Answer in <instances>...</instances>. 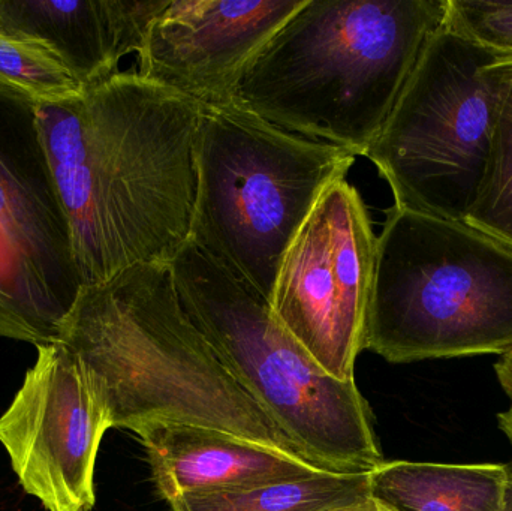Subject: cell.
I'll use <instances>...</instances> for the list:
<instances>
[{
  "instance_id": "6da1fadb",
  "label": "cell",
  "mask_w": 512,
  "mask_h": 511,
  "mask_svg": "<svg viewBox=\"0 0 512 511\" xmlns=\"http://www.w3.org/2000/svg\"><path fill=\"white\" fill-rule=\"evenodd\" d=\"M200 105L137 72L38 101L83 288L170 264L191 237Z\"/></svg>"
},
{
  "instance_id": "7a4b0ae2",
  "label": "cell",
  "mask_w": 512,
  "mask_h": 511,
  "mask_svg": "<svg viewBox=\"0 0 512 511\" xmlns=\"http://www.w3.org/2000/svg\"><path fill=\"white\" fill-rule=\"evenodd\" d=\"M57 342L77 357L110 429L207 426L301 458L192 323L168 264L83 288Z\"/></svg>"
},
{
  "instance_id": "3957f363",
  "label": "cell",
  "mask_w": 512,
  "mask_h": 511,
  "mask_svg": "<svg viewBox=\"0 0 512 511\" xmlns=\"http://www.w3.org/2000/svg\"><path fill=\"white\" fill-rule=\"evenodd\" d=\"M447 14L448 0H307L246 66L234 102L364 156Z\"/></svg>"
},
{
  "instance_id": "277c9868",
  "label": "cell",
  "mask_w": 512,
  "mask_h": 511,
  "mask_svg": "<svg viewBox=\"0 0 512 511\" xmlns=\"http://www.w3.org/2000/svg\"><path fill=\"white\" fill-rule=\"evenodd\" d=\"M364 350L390 363L512 350V243L394 206L376 242Z\"/></svg>"
},
{
  "instance_id": "5b68a950",
  "label": "cell",
  "mask_w": 512,
  "mask_h": 511,
  "mask_svg": "<svg viewBox=\"0 0 512 511\" xmlns=\"http://www.w3.org/2000/svg\"><path fill=\"white\" fill-rule=\"evenodd\" d=\"M168 266L192 323L301 458L343 474H370L384 464L372 410L355 380L328 375L267 300L194 243Z\"/></svg>"
},
{
  "instance_id": "8992f818",
  "label": "cell",
  "mask_w": 512,
  "mask_h": 511,
  "mask_svg": "<svg viewBox=\"0 0 512 511\" xmlns=\"http://www.w3.org/2000/svg\"><path fill=\"white\" fill-rule=\"evenodd\" d=\"M355 158L283 131L236 102L200 105L189 242L270 303L289 243Z\"/></svg>"
},
{
  "instance_id": "52a82bcc",
  "label": "cell",
  "mask_w": 512,
  "mask_h": 511,
  "mask_svg": "<svg viewBox=\"0 0 512 511\" xmlns=\"http://www.w3.org/2000/svg\"><path fill=\"white\" fill-rule=\"evenodd\" d=\"M512 80L502 56L442 24L367 150L394 206L466 221L486 177Z\"/></svg>"
},
{
  "instance_id": "ba28073f",
  "label": "cell",
  "mask_w": 512,
  "mask_h": 511,
  "mask_svg": "<svg viewBox=\"0 0 512 511\" xmlns=\"http://www.w3.org/2000/svg\"><path fill=\"white\" fill-rule=\"evenodd\" d=\"M81 290L38 99L0 77V336L54 344Z\"/></svg>"
},
{
  "instance_id": "9c48e42d",
  "label": "cell",
  "mask_w": 512,
  "mask_h": 511,
  "mask_svg": "<svg viewBox=\"0 0 512 511\" xmlns=\"http://www.w3.org/2000/svg\"><path fill=\"white\" fill-rule=\"evenodd\" d=\"M366 204L345 179L331 183L289 243L274 282V317L337 380H355L375 275Z\"/></svg>"
},
{
  "instance_id": "30bf717a",
  "label": "cell",
  "mask_w": 512,
  "mask_h": 511,
  "mask_svg": "<svg viewBox=\"0 0 512 511\" xmlns=\"http://www.w3.org/2000/svg\"><path fill=\"white\" fill-rule=\"evenodd\" d=\"M110 429L77 357L60 342L38 360L0 417V443L27 494L48 511L95 507V465Z\"/></svg>"
},
{
  "instance_id": "8fae6325",
  "label": "cell",
  "mask_w": 512,
  "mask_h": 511,
  "mask_svg": "<svg viewBox=\"0 0 512 511\" xmlns=\"http://www.w3.org/2000/svg\"><path fill=\"white\" fill-rule=\"evenodd\" d=\"M307 0H170L138 51L137 74L198 105L233 104L240 78Z\"/></svg>"
},
{
  "instance_id": "7c38bea8",
  "label": "cell",
  "mask_w": 512,
  "mask_h": 511,
  "mask_svg": "<svg viewBox=\"0 0 512 511\" xmlns=\"http://www.w3.org/2000/svg\"><path fill=\"white\" fill-rule=\"evenodd\" d=\"M170 0H0V36L50 51L84 90L117 74L140 51Z\"/></svg>"
},
{
  "instance_id": "4fadbf2b",
  "label": "cell",
  "mask_w": 512,
  "mask_h": 511,
  "mask_svg": "<svg viewBox=\"0 0 512 511\" xmlns=\"http://www.w3.org/2000/svg\"><path fill=\"white\" fill-rule=\"evenodd\" d=\"M165 501L243 491L319 473L310 462L207 426L158 423L140 435Z\"/></svg>"
},
{
  "instance_id": "5bb4252c",
  "label": "cell",
  "mask_w": 512,
  "mask_h": 511,
  "mask_svg": "<svg viewBox=\"0 0 512 511\" xmlns=\"http://www.w3.org/2000/svg\"><path fill=\"white\" fill-rule=\"evenodd\" d=\"M505 464L384 462L370 474V494L394 511H502Z\"/></svg>"
},
{
  "instance_id": "9a60e30c",
  "label": "cell",
  "mask_w": 512,
  "mask_h": 511,
  "mask_svg": "<svg viewBox=\"0 0 512 511\" xmlns=\"http://www.w3.org/2000/svg\"><path fill=\"white\" fill-rule=\"evenodd\" d=\"M370 474L319 471L243 491L189 495L170 501V507L171 511H324L370 497Z\"/></svg>"
},
{
  "instance_id": "2e32d148",
  "label": "cell",
  "mask_w": 512,
  "mask_h": 511,
  "mask_svg": "<svg viewBox=\"0 0 512 511\" xmlns=\"http://www.w3.org/2000/svg\"><path fill=\"white\" fill-rule=\"evenodd\" d=\"M466 222L512 243V80L496 126L480 197Z\"/></svg>"
},
{
  "instance_id": "e0dca14e",
  "label": "cell",
  "mask_w": 512,
  "mask_h": 511,
  "mask_svg": "<svg viewBox=\"0 0 512 511\" xmlns=\"http://www.w3.org/2000/svg\"><path fill=\"white\" fill-rule=\"evenodd\" d=\"M0 77L38 101H59L83 92L74 75L54 57L30 42L0 36Z\"/></svg>"
},
{
  "instance_id": "ac0fdd59",
  "label": "cell",
  "mask_w": 512,
  "mask_h": 511,
  "mask_svg": "<svg viewBox=\"0 0 512 511\" xmlns=\"http://www.w3.org/2000/svg\"><path fill=\"white\" fill-rule=\"evenodd\" d=\"M445 23L487 50L512 57V2L448 0Z\"/></svg>"
},
{
  "instance_id": "d6986e66",
  "label": "cell",
  "mask_w": 512,
  "mask_h": 511,
  "mask_svg": "<svg viewBox=\"0 0 512 511\" xmlns=\"http://www.w3.org/2000/svg\"><path fill=\"white\" fill-rule=\"evenodd\" d=\"M496 377L504 392L512 401V350L510 353L501 356L495 365Z\"/></svg>"
},
{
  "instance_id": "ffe728a7",
  "label": "cell",
  "mask_w": 512,
  "mask_h": 511,
  "mask_svg": "<svg viewBox=\"0 0 512 511\" xmlns=\"http://www.w3.org/2000/svg\"><path fill=\"white\" fill-rule=\"evenodd\" d=\"M324 511H394L387 504L381 503V501L370 497L364 498V500L357 501V503L346 504V506H337L333 509H327Z\"/></svg>"
},
{
  "instance_id": "44dd1931",
  "label": "cell",
  "mask_w": 512,
  "mask_h": 511,
  "mask_svg": "<svg viewBox=\"0 0 512 511\" xmlns=\"http://www.w3.org/2000/svg\"><path fill=\"white\" fill-rule=\"evenodd\" d=\"M499 428L507 435L508 440L512 444V407L504 413L498 414Z\"/></svg>"
},
{
  "instance_id": "7402d4cb",
  "label": "cell",
  "mask_w": 512,
  "mask_h": 511,
  "mask_svg": "<svg viewBox=\"0 0 512 511\" xmlns=\"http://www.w3.org/2000/svg\"><path fill=\"white\" fill-rule=\"evenodd\" d=\"M505 468H507L508 474V488L507 495H505L504 510L502 511H512V461L505 464Z\"/></svg>"
}]
</instances>
